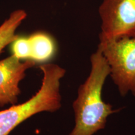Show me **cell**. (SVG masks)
Segmentation results:
<instances>
[{
  "mask_svg": "<svg viewBox=\"0 0 135 135\" xmlns=\"http://www.w3.org/2000/svg\"><path fill=\"white\" fill-rule=\"evenodd\" d=\"M90 61V73L79 87L78 97L73 104L75 124L69 135H93L105 128L109 115L119 111L114 110L102 99L103 88L110 75V68L98 48L91 56Z\"/></svg>",
  "mask_w": 135,
  "mask_h": 135,
  "instance_id": "cell-1",
  "label": "cell"
},
{
  "mask_svg": "<svg viewBox=\"0 0 135 135\" xmlns=\"http://www.w3.org/2000/svg\"><path fill=\"white\" fill-rule=\"evenodd\" d=\"M43 73L40 89L29 100L0 111V135H8L20 123L43 111L55 112L61 106L60 81L66 70L58 65L44 64L40 66Z\"/></svg>",
  "mask_w": 135,
  "mask_h": 135,
  "instance_id": "cell-2",
  "label": "cell"
},
{
  "mask_svg": "<svg viewBox=\"0 0 135 135\" xmlns=\"http://www.w3.org/2000/svg\"><path fill=\"white\" fill-rule=\"evenodd\" d=\"M110 68V76L121 96L131 92L135 97V36L99 42Z\"/></svg>",
  "mask_w": 135,
  "mask_h": 135,
  "instance_id": "cell-3",
  "label": "cell"
},
{
  "mask_svg": "<svg viewBox=\"0 0 135 135\" xmlns=\"http://www.w3.org/2000/svg\"><path fill=\"white\" fill-rule=\"evenodd\" d=\"M99 42L135 36V0H103Z\"/></svg>",
  "mask_w": 135,
  "mask_h": 135,
  "instance_id": "cell-4",
  "label": "cell"
},
{
  "mask_svg": "<svg viewBox=\"0 0 135 135\" xmlns=\"http://www.w3.org/2000/svg\"><path fill=\"white\" fill-rule=\"evenodd\" d=\"M35 61L21 62L14 55L0 61V106L15 104L21 93L19 84L26 76V71L36 65Z\"/></svg>",
  "mask_w": 135,
  "mask_h": 135,
  "instance_id": "cell-5",
  "label": "cell"
},
{
  "mask_svg": "<svg viewBox=\"0 0 135 135\" xmlns=\"http://www.w3.org/2000/svg\"><path fill=\"white\" fill-rule=\"evenodd\" d=\"M31 49L30 60L35 62H46L52 60L57 52L55 39L45 32H36L28 36Z\"/></svg>",
  "mask_w": 135,
  "mask_h": 135,
  "instance_id": "cell-6",
  "label": "cell"
},
{
  "mask_svg": "<svg viewBox=\"0 0 135 135\" xmlns=\"http://www.w3.org/2000/svg\"><path fill=\"white\" fill-rule=\"evenodd\" d=\"M26 16L27 14L24 10H15L0 26V53L18 36L15 33Z\"/></svg>",
  "mask_w": 135,
  "mask_h": 135,
  "instance_id": "cell-7",
  "label": "cell"
},
{
  "mask_svg": "<svg viewBox=\"0 0 135 135\" xmlns=\"http://www.w3.org/2000/svg\"><path fill=\"white\" fill-rule=\"evenodd\" d=\"M13 55L20 60H30L31 49L28 37L18 36L11 43Z\"/></svg>",
  "mask_w": 135,
  "mask_h": 135,
  "instance_id": "cell-8",
  "label": "cell"
}]
</instances>
